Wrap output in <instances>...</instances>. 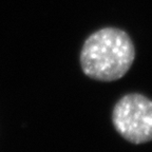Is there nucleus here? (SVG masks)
Here are the masks:
<instances>
[{
	"instance_id": "2",
	"label": "nucleus",
	"mask_w": 152,
	"mask_h": 152,
	"mask_svg": "<svg viewBox=\"0 0 152 152\" xmlns=\"http://www.w3.org/2000/svg\"><path fill=\"white\" fill-rule=\"evenodd\" d=\"M115 130L128 142L140 145L152 140V100L140 93L119 98L112 111Z\"/></svg>"
},
{
	"instance_id": "1",
	"label": "nucleus",
	"mask_w": 152,
	"mask_h": 152,
	"mask_svg": "<svg viewBox=\"0 0 152 152\" xmlns=\"http://www.w3.org/2000/svg\"><path fill=\"white\" fill-rule=\"evenodd\" d=\"M135 59V48L129 34L113 26L99 28L85 40L79 61L86 75L98 81L121 78Z\"/></svg>"
}]
</instances>
